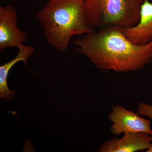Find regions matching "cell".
I'll return each instance as SVG.
<instances>
[{
    "label": "cell",
    "mask_w": 152,
    "mask_h": 152,
    "mask_svg": "<svg viewBox=\"0 0 152 152\" xmlns=\"http://www.w3.org/2000/svg\"><path fill=\"white\" fill-rule=\"evenodd\" d=\"M76 51L103 70L127 72L143 69L152 60V41L137 45L112 26L81 36L74 42Z\"/></svg>",
    "instance_id": "6da1fadb"
},
{
    "label": "cell",
    "mask_w": 152,
    "mask_h": 152,
    "mask_svg": "<svg viewBox=\"0 0 152 152\" xmlns=\"http://www.w3.org/2000/svg\"><path fill=\"white\" fill-rule=\"evenodd\" d=\"M85 1L48 0L37 13L47 42L57 50L66 51L73 36L96 31L87 23Z\"/></svg>",
    "instance_id": "7a4b0ae2"
},
{
    "label": "cell",
    "mask_w": 152,
    "mask_h": 152,
    "mask_svg": "<svg viewBox=\"0 0 152 152\" xmlns=\"http://www.w3.org/2000/svg\"><path fill=\"white\" fill-rule=\"evenodd\" d=\"M143 1L85 0L84 9L87 23L95 30L112 26L131 27L139 21Z\"/></svg>",
    "instance_id": "3957f363"
},
{
    "label": "cell",
    "mask_w": 152,
    "mask_h": 152,
    "mask_svg": "<svg viewBox=\"0 0 152 152\" xmlns=\"http://www.w3.org/2000/svg\"><path fill=\"white\" fill-rule=\"evenodd\" d=\"M108 119L113 123L110 127V132L115 135L137 132L152 135L151 121L123 106H112V111L109 114Z\"/></svg>",
    "instance_id": "277c9868"
},
{
    "label": "cell",
    "mask_w": 152,
    "mask_h": 152,
    "mask_svg": "<svg viewBox=\"0 0 152 152\" xmlns=\"http://www.w3.org/2000/svg\"><path fill=\"white\" fill-rule=\"evenodd\" d=\"M17 12L11 5L0 7V51L18 48L27 39L26 33L20 30Z\"/></svg>",
    "instance_id": "5b68a950"
},
{
    "label": "cell",
    "mask_w": 152,
    "mask_h": 152,
    "mask_svg": "<svg viewBox=\"0 0 152 152\" xmlns=\"http://www.w3.org/2000/svg\"><path fill=\"white\" fill-rule=\"evenodd\" d=\"M152 135L145 132L126 133L121 138L115 137L101 145L98 152H134L149 148Z\"/></svg>",
    "instance_id": "8992f818"
},
{
    "label": "cell",
    "mask_w": 152,
    "mask_h": 152,
    "mask_svg": "<svg viewBox=\"0 0 152 152\" xmlns=\"http://www.w3.org/2000/svg\"><path fill=\"white\" fill-rule=\"evenodd\" d=\"M123 35L133 43L145 45L152 41V3L144 0L141 6L139 21L127 28L122 29Z\"/></svg>",
    "instance_id": "52a82bcc"
},
{
    "label": "cell",
    "mask_w": 152,
    "mask_h": 152,
    "mask_svg": "<svg viewBox=\"0 0 152 152\" xmlns=\"http://www.w3.org/2000/svg\"><path fill=\"white\" fill-rule=\"evenodd\" d=\"M18 48L19 52L13 59L0 66V98H4L7 102L12 100L15 97L16 91L10 90L8 87V75L13 66L20 61H23L27 65L28 59L35 50L34 47L21 44Z\"/></svg>",
    "instance_id": "ba28073f"
},
{
    "label": "cell",
    "mask_w": 152,
    "mask_h": 152,
    "mask_svg": "<svg viewBox=\"0 0 152 152\" xmlns=\"http://www.w3.org/2000/svg\"><path fill=\"white\" fill-rule=\"evenodd\" d=\"M137 113L141 115L148 117L152 120V105L140 103L138 106Z\"/></svg>",
    "instance_id": "9c48e42d"
},
{
    "label": "cell",
    "mask_w": 152,
    "mask_h": 152,
    "mask_svg": "<svg viewBox=\"0 0 152 152\" xmlns=\"http://www.w3.org/2000/svg\"><path fill=\"white\" fill-rule=\"evenodd\" d=\"M146 152H152V143L151 145L150 146L149 148L147 150V151Z\"/></svg>",
    "instance_id": "30bf717a"
}]
</instances>
